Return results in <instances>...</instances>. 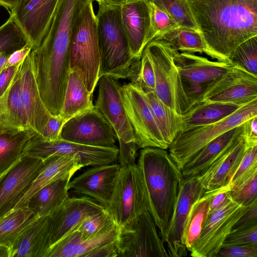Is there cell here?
Segmentation results:
<instances>
[{
    "label": "cell",
    "mask_w": 257,
    "mask_h": 257,
    "mask_svg": "<svg viewBox=\"0 0 257 257\" xmlns=\"http://www.w3.org/2000/svg\"><path fill=\"white\" fill-rule=\"evenodd\" d=\"M211 58L228 62L233 51L257 36V0H186Z\"/></svg>",
    "instance_id": "6da1fadb"
},
{
    "label": "cell",
    "mask_w": 257,
    "mask_h": 257,
    "mask_svg": "<svg viewBox=\"0 0 257 257\" xmlns=\"http://www.w3.org/2000/svg\"><path fill=\"white\" fill-rule=\"evenodd\" d=\"M146 192L148 210L165 242L183 180L181 170L165 150L142 149L137 164Z\"/></svg>",
    "instance_id": "7a4b0ae2"
},
{
    "label": "cell",
    "mask_w": 257,
    "mask_h": 257,
    "mask_svg": "<svg viewBox=\"0 0 257 257\" xmlns=\"http://www.w3.org/2000/svg\"><path fill=\"white\" fill-rule=\"evenodd\" d=\"M98 5L96 18L100 57L99 78L106 75L117 79H131L140 59H136L132 55L121 21V6Z\"/></svg>",
    "instance_id": "3957f363"
},
{
    "label": "cell",
    "mask_w": 257,
    "mask_h": 257,
    "mask_svg": "<svg viewBox=\"0 0 257 257\" xmlns=\"http://www.w3.org/2000/svg\"><path fill=\"white\" fill-rule=\"evenodd\" d=\"M94 1L87 2L76 17L69 42L70 70L78 73L92 94L99 79L100 65Z\"/></svg>",
    "instance_id": "277c9868"
},
{
    "label": "cell",
    "mask_w": 257,
    "mask_h": 257,
    "mask_svg": "<svg viewBox=\"0 0 257 257\" xmlns=\"http://www.w3.org/2000/svg\"><path fill=\"white\" fill-rule=\"evenodd\" d=\"M255 116H257V99L247 103L220 121L180 133L169 147V153L181 170L209 142Z\"/></svg>",
    "instance_id": "5b68a950"
},
{
    "label": "cell",
    "mask_w": 257,
    "mask_h": 257,
    "mask_svg": "<svg viewBox=\"0 0 257 257\" xmlns=\"http://www.w3.org/2000/svg\"><path fill=\"white\" fill-rule=\"evenodd\" d=\"M145 49L153 66L155 77V92L157 96L178 113L184 114L191 106L175 63L172 49L152 40Z\"/></svg>",
    "instance_id": "8992f818"
},
{
    "label": "cell",
    "mask_w": 257,
    "mask_h": 257,
    "mask_svg": "<svg viewBox=\"0 0 257 257\" xmlns=\"http://www.w3.org/2000/svg\"><path fill=\"white\" fill-rule=\"evenodd\" d=\"M120 166L111 198L106 207L119 228L148 207L142 178L137 164Z\"/></svg>",
    "instance_id": "52a82bcc"
},
{
    "label": "cell",
    "mask_w": 257,
    "mask_h": 257,
    "mask_svg": "<svg viewBox=\"0 0 257 257\" xmlns=\"http://www.w3.org/2000/svg\"><path fill=\"white\" fill-rule=\"evenodd\" d=\"M120 93L138 149H168L143 89L132 82L121 85Z\"/></svg>",
    "instance_id": "ba28073f"
},
{
    "label": "cell",
    "mask_w": 257,
    "mask_h": 257,
    "mask_svg": "<svg viewBox=\"0 0 257 257\" xmlns=\"http://www.w3.org/2000/svg\"><path fill=\"white\" fill-rule=\"evenodd\" d=\"M155 221L148 209L122 227L116 240L117 256L169 257Z\"/></svg>",
    "instance_id": "9c48e42d"
},
{
    "label": "cell",
    "mask_w": 257,
    "mask_h": 257,
    "mask_svg": "<svg viewBox=\"0 0 257 257\" xmlns=\"http://www.w3.org/2000/svg\"><path fill=\"white\" fill-rule=\"evenodd\" d=\"M118 148L85 146L58 139L47 141L38 134L27 142L23 155L44 160L52 155L79 156L83 167L114 163L118 159Z\"/></svg>",
    "instance_id": "30bf717a"
},
{
    "label": "cell",
    "mask_w": 257,
    "mask_h": 257,
    "mask_svg": "<svg viewBox=\"0 0 257 257\" xmlns=\"http://www.w3.org/2000/svg\"><path fill=\"white\" fill-rule=\"evenodd\" d=\"M59 139L88 146L117 147V136L113 128L94 106L67 120Z\"/></svg>",
    "instance_id": "8fae6325"
},
{
    "label": "cell",
    "mask_w": 257,
    "mask_h": 257,
    "mask_svg": "<svg viewBox=\"0 0 257 257\" xmlns=\"http://www.w3.org/2000/svg\"><path fill=\"white\" fill-rule=\"evenodd\" d=\"M255 99L257 76L232 65L225 74L205 86L197 102L210 101L245 104Z\"/></svg>",
    "instance_id": "7c38bea8"
},
{
    "label": "cell",
    "mask_w": 257,
    "mask_h": 257,
    "mask_svg": "<svg viewBox=\"0 0 257 257\" xmlns=\"http://www.w3.org/2000/svg\"><path fill=\"white\" fill-rule=\"evenodd\" d=\"M248 207L230 200L210 214L201 233L190 250L193 257H215L235 222Z\"/></svg>",
    "instance_id": "4fadbf2b"
},
{
    "label": "cell",
    "mask_w": 257,
    "mask_h": 257,
    "mask_svg": "<svg viewBox=\"0 0 257 257\" xmlns=\"http://www.w3.org/2000/svg\"><path fill=\"white\" fill-rule=\"evenodd\" d=\"M44 161L24 156L0 177V217L14 209L31 188Z\"/></svg>",
    "instance_id": "5bb4252c"
},
{
    "label": "cell",
    "mask_w": 257,
    "mask_h": 257,
    "mask_svg": "<svg viewBox=\"0 0 257 257\" xmlns=\"http://www.w3.org/2000/svg\"><path fill=\"white\" fill-rule=\"evenodd\" d=\"M98 82V93L94 106L111 125L118 142L136 143L122 99L121 85L117 79L106 75L101 76Z\"/></svg>",
    "instance_id": "9a60e30c"
},
{
    "label": "cell",
    "mask_w": 257,
    "mask_h": 257,
    "mask_svg": "<svg viewBox=\"0 0 257 257\" xmlns=\"http://www.w3.org/2000/svg\"><path fill=\"white\" fill-rule=\"evenodd\" d=\"M205 191L198 176L183 179L165 241L169 256L187 255L182 240L185 223L192 205Z\"/></svg>",
    "instance_id": "2e32d148"
},
{
    "label": "cell",
    "mask_w": 257,
    "mask_h": 257,
    "mask_svg": "<svg viewBox=\"0 0 257 257\" xmlns=\"http://www.w3.org/2000/svg\"><path fill=\"white\" fill-rule=\"evenodd\" d=\"M60 0H20L11 11L32 49L37 48L47 33Z\"/></svg>",
    "instance_id": "e0dca14e"
},
{
    "label": "cell",
    "mask_w": 257,
    "mask_h": 257,
    "mask_svg": "<svg viewBox=\"0 0 257 257\" xmlns=\"http://www.w3.org/2000/svg\"><path fill=\"white\" fill-rule=\"evenodd\" d=\"M106 208L91 197H69L49 218L50 247L73 231L87 217Z\"/></svg>",
    "instance_id": "ac0fdd59"
},
{
    "label": "cell",
    "mask_w": 257,
    "mask_h": 257,
    "mask_svg": "<svg viewBox=\"0 0 257 257\" xmlns=\"http://www.w3.org/2000/svg\"><path fill=\"white\" fill-rule=\"evenodd\" d=\"M120 17L133 57L140 59L151 41V9L149 0H126L120 7Z\"/></svg>",
    "instance_id": "d6986e66"
},
{
    "label": "cell",
    "mask_w": 257,
    "mask_h": 257,
    "mask_svg": "<svg viewBox=\"0 0 257 257\" xmlns=\"http://www.w3.org/2000/svg\"><path fill=\"white\" fill-rule=\"evenodd\" d=\"M117 163L92 166L70 181L68 189L90 196L105 207L108 206L120 169Z\"/></svg>",
    "instance_id": "ffe728a7"
},
{
    "label": "cell",
    "mask_w": 257,
    "mask_h": 257,
    "mask_svg": "<svg viewBox=\"0 0 257 257\" xmlns=\"http://www.w3.org/2000/svg\"><path fill=\"white\" fill-rule=\"evenodd\" d=\"M21 100L30 128L41 135L51 115L41 98L34 73L31 52L20 65Z\"/></svg>",
    "instance_id": "44dd1931"
},
{
    "label": "cell",
    "mask_w": 257,
    "mask_h": 257,
    "mask_svg": "<svg viewBox=\"0 0 257 257\" xmlns=\"http://www.w3.org/2000/svg\"><path fill=\"white\" fill-rule=\"evenodd\" d=\"M172 50L183 82L206 86L225 74L233 65L229 62L213 61L193 53Z\"/></svg>",
    "instance_id": "7402d4cb"
},
{
    "label": "cell",
    "mask_w": 257,
    "mask_h": 257,
    "mask_svg": "<svg viewBox=\"0 0 257 257\" xmlns=\"http://www.w3.org/2000/svg\"><path fill=\"white\" fill-rule=\"evenodd\" d=\"M247 148L242 134L223 155L198 176L206 191L228 185Z\"/></svg>",
    "instance_id": "603a6c76"
},
{
    "label": "cell",
    "mask_w": 257,
    "mask_h": 257,
    "mask_svg": "<svg viewBox=\"0 0 257 257\" xmlns=\"http://www.w3.org/2000/svg\"><path fill=\"white\" fill-rule=\"evenodd\" d=\"M44 161L41 170L31 188L14 209L26 207L29 199L46 185L60 179L72 178L83 167L80 158L75 155H52Z\"/></svg>",
    "instance_id": "cb8c5ba5"
},
{
    "label": "cell",
    "mask_w": 257,
    "mask_h": 257,
    "mask_svg": "<svg viewBox=\"0 0 257 257\" xmlns=\"http://www.w3.org/2000/svg\"><path fill=\"white\" fill-rule=\"evenodd\" d=\"M243 123L216 137L202 148L182 169L183 178L200 176L223 155L242 135Z\"/></svg>",
    "instance_id": "d4e9b609"
},
{
    "label": "cell",
    "mask_w": 257,
    "mask_h": 257,
    "mask_svg": "<svg viewBox=\"0 0 257 257\" xmlns=\"http://www.w3.org/2000/svg\"><path fill=\"white\" fill-rule=\"evenodd\" d=\"M117 225L90 238L82 240L80 232L74 230L67 235L70 257H116Z\"/></svg>",
    "instance_id": "484cf974"
},
{
    "label": "cell",
    "mask_w": 257,
    "mask_h": 257,
    "mask_svg": "<svg viewBox=\"0 0 257 257\" xmlns=\"http://www.w3.org/2000/svg\"><path fill=\"white\" fill-rule=\"evenodd\" d=\"M49 216L38 217L21 234L10 248V257H46L50 247Z\"/></svg>",
    "instance_id": "4316f807"
},
{
    "label": "cell",
    "mask_w": 257,
    "mask_h": 257,
    "mask_svg": "<svg viewBox=\"0 0 257 257\" xmlns=\"http://www.w3.org/2000/svg\"><path fill=\"white\" fill-rule=\"evenodd\" d=\"M20 93L21 73L19 68L10 86L0 97V132L13 130L33 131L28 124Z\"/></svg>",
    "instance_id": "83f0119b"
},
{
    "label": "cell",
    "mask_w": 257,
    "mask_h": 257,
    "mask_svg": "<svg viewBox=\"0 0 257 257\" xmlns=\"http://www.w3.org/2000/svg\"><path fill=\"white\" fill-rule=\"evenodd\" d=\"M244 105L219 102L199 101L182 114L183 125L181 132L198 126L220 121Z\"/></svg>",
    "instance_id": "f1b7e54d"
},
{
    "label": "cell",
    "mask_w": 257,
    "mask_h": 257,
    "mask_svg": "<svg viewBox=\"0 0 257 257\" xmlns=\"http://www.w3.org/2000/svg\"><path fill=\"white\" fill-rule=\"evenodd\" d=\"M71 178L60 179L43 187L29 199L26 207L39 217L51 215L68 198Z\"/></svg>",
    "instance_id": "f546056e"
},
{
    "label": "cell",
    "mask_w": 257,
    "mask_h": 257,
    "mask_svg": "<svg viewBox=\"0 0 257 257\" xmlns=\"http://www.w3.org/2000/svg\"><path fill=\"white\" fill-rule=\"evenodd\" d=\"M92 94L87 89L78 73L70 70L64 100L60 116L68 119L88 110L94 105Z\"/></svg>",
    "instance_id": "4dcf8cb0"
},
{
    "label": "cell",
    "mask_w": 257,
    "mask_h": 257,
    "mask_svg": "<svg viewBox=\"0 0 257 257\" xmlns=\"http://www.w3.org/2000/svg\"><path fill=\"white\" fill-rule=\"evenodd\" d=\"M36 134L27 130L0 132V176L20 161L27 142Z\"/></svg>",
    "instance_id": "1f68e13d"
},
{
    "label": "cell",
    "mask_w": 257,
    "mask_h": 257,
    "mask_svg": "<svg viewBox=\"0 0 257 257\" xmlns=\"http://www.w3.org/2000/svg\"><path fill=\"white\" fill-rule=\"evenodd\" d=\"M153 40L166 45L173 50L190 53H204L211 57L200 32L194 29L180 26L158 36Z\"/></svg>",
    "instance_id": "d6a6232c"
},
{
    "label": "cell",
    "mask_w": 257,
    "mask_h": 257,
    "mask_svg": "<svg viewBox=\"0 0 257 257\" xmlns=\"http://www.w3.org/2000/svg\"><path fill=\"white\" fill-rule=\"evenodd\" d=\"M144 92L164 139L170 147L176 136L182 131V114L178 113L161 101L155 91H144Z\"/></svg>",
    "instance_id": "836d02e7"
},
{
    "label": "cell",
    "mask_w": 257,
    "mask_h": 257,
    "mask_svg": "<svg viewBox=\"0 0 257 257\" xmlns=\"http://www.w3.org/2000/svg\"><path fill=\"white\" fill-rule=\"evenodd\" d=\"M38 217L27 207L14 209L0 217V245L11 248L24 230Z\"/></svg>",
    "instance_id": "e575fe53"
},
{
    "label": "cell",
    "mask_w": 257,
    "mask_h": 257,
    "mask_svg": "<svg viewBox=\"0 0 257 257\" xmlns=\"http://www.w3.org/2000/svg\"><path fill=\"white\" fill-rule=\"evenodd\" d=\"M210 199V191H205L191 207L185 223L182 238L183 244L189 251L199 237L209 215Z\"/></svg>",
    "instance_id": "d590c367"
},
{
    "label": "cell",
    "mask_w": 257,
    "mask_h": 257,
    "mask_svg": "<svg viewBox=\"0 0 257 257\" xmlns=\"http://www.w3.org/2000/svg\"><path fill=\"white\" fill-rule=\"evenodd\" d=\"M228 61L257 76V36L238 45L230 54Z\"/></svg>",
    "instance_id": "8d00e7d4"
},
{
    "label": "cell",
    "mask_w": 257,
    "mask_h": 257,
    "mask_svg": "<svg viewBox=\"0 0 257 257\" xmlns=\"http://www.w3.org/2000/svg\"><path fill=\"white\" fill-rule=\"evenodd\" d=\"M29 43L12 16L0 27V53L10 54Z\"/></svg>",
    "instance_id": "74e56055"
},
{
    "label": "cell",
    "mask_w": 257,
    "mask_h": 257,
    "mask_svg": "<svg viewBox=\"0 0 257 257\" xmlns=\"http://www.w3.org/2000/svg\"><path fill=\"white\" fill-rule=\"evenodd\" d=\"M116 225L106 208L86 218L74 230H78L81 233L82 239L85 240L102 233Z\"/></svg>",
    "instance_id": "f35d334b"
},
{
    "label": "cell",
    "mask_w": 257,
    "mask_h": 257,
    "mask_svg": "<svg viewBox=\"0 0 257 257\" xmlns=\"http://www.w3.org/2000/svg\"><path fill=\"white\" fill-rule=\"evenodd\" d=\"M166 12L180 26L199 31L186 0H149Z\"/></svg>",
    "instance_id": "ab89813d"
},
{
    "label": "cell",
    "mask_w": 257,
    "mask_h": 257,
    "mask_svg": "<svg viewBox=\"0 0 257 257\" xmlns=\"http://www.w3.org/2000/svg\"><path fill=\"white\" fill-rule=\"evenodd\" d=\"M257 173V145L248 147L228 185L235 187Z\"/></svg>",
    "instance_id": "60d3db41"
},
{
    "label": "cell",
    "mask_w": 257,
    "mask_h": 257,
    "mask_svg": "<svg viewBox=\"0 0 257 257\" xmlns=\"http://www.w3.org/2000/svg\"><path fill=\"white\" fill-rule=\"evenodd\" d=\"M229 195L231 200L247 207L257 201V173L240 184L230 188Z\"/></svg>",
    "instance_id": "b9f144b4"
},
{
    "label": "cell",
    "mask_w": 257,
    "mask_h": 257,
    "mask_svg": "<svg viewBox=\"0 0 257 257\" xmlns=\"http://www.w3.org/2000/svg\"><path fill=\"white\" fill-rule=\"evenodd\" d=\"M144 91H155V77L151 60L144 49L135 75L131 79Z\"/></svg>",
    "instance_id": "7bdbcfd3"
},
{
    "label": "cell",
    "mask_w": 257,
    "mask_h": 257,
    "mask_svg": "<svg viewBox=\"0 0 257 257\" xmlns=\"http://www.w3.org/2000/svg\"><path fill=\"white\" fill-rule=\"evenodd\" d=\"M150 5L151 9L150 41H151L158 36L177 28L180 25L164 10L151 2Z\"/></svg>",
    "instance_id": "ee69618b"
},
{
    "label": "cell",
    "mask_w": 257,
    "mask_h": 257,
    "mask_svg": "<svg viewBox=\"0 0 257 257\" xmlns=\"http://www.w3.org/2000/svg\"><path fill=\"white\" fill-rule=\"evenodd\" d=\"M257 244V225L232 229L224 240L225 245Z\"/></svg>",
    "instance_id": "f6af8a7d"
},
{
    "label": "cell",
    "mask_w": 257,
    "mask_h": 257,
    "mask_svg": "<svg viewBox=\"0 0 257 257\" xmlns=\"http://www.w3.org/2000/svg\"><path fill=\"white\" fill-rule=\"evenodd\" d=\"M215 257H257V244H222Z\"/></svg>",
    "instance_id": "bcb514c9"
},
{
    "label": "cell",
    "mask_w": 257,
    "mask_h": 257,
    "mask_svg": "<svg viewBox=\"0 0 257 257\" xmlns=\"http://www.w3.org/2000/svg\"><path fill=\"white\" fill-rule=\"evenodd\" d=\"M65 120L60 116H51L49 118L43 133L40 136L47 141L57 140L59 139L61 130Z\"/></svg>",
    "instance_id": "7dc6e473"
},
{
    "label": "cell",
    "mask_w": 257,
    "mask_h": 257,
    "mask_svg": "<svg viewBox=\"0 0 257 257\" xmlns=\"http://www.w3.org/2000/svg\"><path fill=\"white\" fill-rule=\"evenodd\" d=\"M230 189V186L227 185L213 190L208 191L211 193L209 214L222 208L231 200L229 195Z\"/></svg>",
    "instance_id": "c3c4849f"
},
{
    "label": "cell",
    "mask_w": 257,
    "mask_h": 257,
    "mask_svg": "<svg viewBox=\"0 0 257 257\" xmlns=\"http://www.w3.org/2000/svg\"><path fill=\"white\" fill-rule=\"evenodd\" d=\"M257 225V201L249 206L245 212L238 219L232 229Z\"/></svg>",
    "instance_id": "681fc988"
},
{
    "label": "cell",
    "mask_w": 257,
    "mask_h": 257,
    "mask_svg": "<svg viewBox=\"0 0 257 257\" xmlns=\"http://www.w3.org/2000/svg\"><path fill=\"white\" fill-rule=\"evenodd\" d=\"M243 136L247 147L257 145V116L243 123Z\"/></svg>",
    "instance_id": "f907efd6"
},
{
    "label": "cell",
    "mask_w": 257,
    "mask_h": 257,
    "mask_svg": "<svg viewBox=\"0 0 257 257\" xmlns=\"http://www.w3.org/2000/svg\"><path fill=\"white\" fill-rule=\"evenodd\" d=\"M21 63L5 67L0 73V97L10 86Z\"/></svg>",
    "instance_id": "816d5d0a"
},
{
    "label": "cell",
    "mask_w": 257,
    "mask_h": 257,
    "mask_svg": "<svg viewBox=\"0 0 257 257\" xmlns=\"http://www.w3.org/2000/svg\"><path fill=\"white\" fill-rule=\"evenodd\" d=\"M32 49L30 43L10 54L6 67L20 64Z\"/></svg>",
    "instance_id": "f5cc1de1"
},
{
    "label": "cell",
    "mask_w": 257,
    "mask_h": 257,
    "mask_svg": "<svg viewBox=\"0 0 257 257\" xmlns=\"http://www.w3.org/2000/svg\"><path fill=\"white\" fill-rule=\"evenodd\" d=\"M20 0H0V6L12 11L18 4Z\"/></svg>",
    "instance_id": "db71d44e"
},
{
    "label": "cell",
    "mask_w": 257,
    "mask_h": 257,
    "mask_svg": "<svg viewBox=\"0 0 257 257\" xmlns=\"http://www.w3.org/2000/svg\"><path fill=\"white\" fill-rule=\"evenodd\" d=\"M98 4L109 6H121L126 0H95Z\"/></svg>",
    "instance_id": "11a10c76"
},
{
    "label": "cell",
    "mask_w": 257,
    "mask_h": 257,
    "mask_svg": "<svg viewBox=\"0 0 257 257\" xmlns=\"http://www.w3.org/2000/svg\"><path fill=\"white\" fill-rule=\"evenodd\" d=\"M10 54L6 52L0 53V73L6 67Z\"/></svg>",
    "instance_id": "9f6ffc18"
},
{
    "label": "cell",
    "mask_w": 257,
    "mask_h": 257,
    "mask_svg": "<svg viewBox=\"0 0 257 257\" xmlns=\"http://www.w3.org/2000/svg\"><path fill=\"white\" fill-rule=\"evenodd\" d=\"M1 177V176H0Z\"/></svg>",
    "instance_id": "6f0895ef"
}]
</instances>
